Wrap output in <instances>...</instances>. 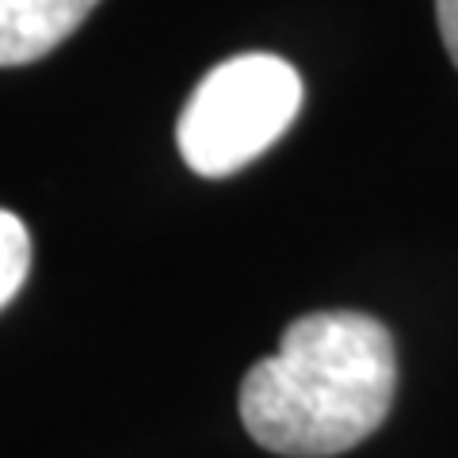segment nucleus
Wrapping results in <instances>:
<instances>
[{"mask_svg":"<svg viewBox=\"0 0 458 458\" xmlns=\"http://www.w3.org/2000/svg\"><path fill=\"white\" fill-rule=\"evenodd\" d=\"M397 390L394 336L355 310L306 313L237 394L249 436L286 458H333L370 439Z\"/></svg>","mask_w":458,"mask_h":458,"instance_id":"1","label":"nucleus"},{"mask_svg":"<svg viewBox=\"0 0 458 458\" xmlns=\"http://www.w3.org/2000/svg\"><path fill=\"white\" fill-rule=\"evenodd\" d=\"M302 77L279 54H237L199 81L176 123V146L199 176H233L291 131Z\"/></svg>","mask_w":458,"mask_h":458,"instance_id":"2","label":"nucleus"},{"mask_svg":"<svg viewBox=\"0 0 458 458\" xmlns=\"http://www.w3.org/2000/svg\"><path fill=\"white\" fill-rule=\"evenodd\" d=\"M99 0H0V69L47 57Z\"/></svg>","mask_w":458,"mask_h":458,"instance_id":"3","label":"nucleus"},{"mask_svg":"<svg viewBox=\"0 0 458 458\" xmlns=\"http://www.w3.org/2000/svg\"><path fill=\"white\" fill-rule=\"evenodd\" d=\"M31 271V233L20 214L0 207V310L20 294Z\"/></svg>","mask_w":458,"mask_h":458,"instance_id":"4","label":"nucleus"},{"mask_svg":"<svg viewBox=\"0 0 458 458\" xmlns=\"http://www.w3.org/2000/svg\"><path fill=\"white\" fill-rule=\"evenodd\" d=\"M436 16H439V35H443V47H447V57L458 69V0H436Z\"/></svg>","mask_w":458,"mask_h":458,"instance_id":"5","label":"nucleus"}]
</instances>
